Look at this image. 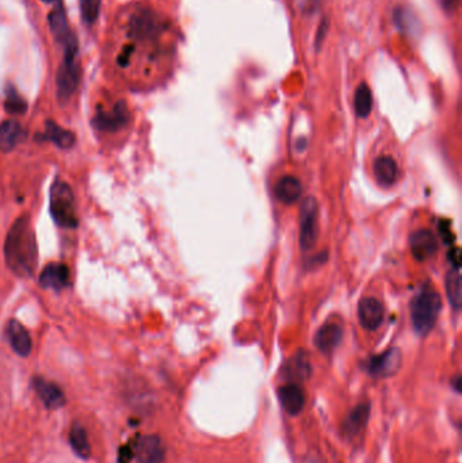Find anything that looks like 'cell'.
<instances>
[{
	"label": "cell",
	"mask_w": 462,
	"mask_h": 463,
	"mask_svg": "<svg viewBox=\"0 0 462 463\" xmlns=\"http://www.w3.org/2000/svg\"><path fill=\"white\" fill-rule=\"evenodd\" d=\"M343 330L339 324L327 323L315 336V346L323 354H331L342 342Z\"/></svg>",
	"instance_id": "16"
},
{
	"label": "cell",
	"mask_w": 462,
	"mask_h": 463,
	"mask_svg": "<svg viewBox=\"0 0 462 463\" xmlns=\"http://www.w3.org/2000/svg\"><path fill=\"white\" fill-rule=\"evenodd\" d=\"M129 121V110L124 101L117 102V105L110 111H101L95 115L92 124L101 132H117L124 128Z\"/></svg>",
	"instance_id": "7"
},
{
	"label": "cell",
	"mask_w": 462,
	"mask_h": 463,
	"mask_svg": "<svg viewBox=\"0 0 462 463\" xmlns=\"http://www.w3.org/2000/svg\"><path fill=\"white\" fill-rule=\"evenodd\" d=\"M101 0H81V14L85 25H94L99 17Z\"/></svg>",
	"instance_id": "28"
},
{
	"label": "cell",
	"mask_w": 462,
	"mask_h": 463,
	"mask_svg": "<svg viewBox=\"0 0 462 463\" xmlns=\"http://www.w3.org/2000/svg\"><path fill=\"white\" fill-rule=\"evenodd\" d=\"M453 386H454V390H456L457 393H461V377H460V376H457V377L454 378Z\"/></svg>",
	"instance_id": "31"
},
{
	"label": "cell",
	"mask_w": 462,
	"mask_h": 463,
	"mask_svg": "<svg viewBox=\"0 0 462 463\" xmlns=\"http://www.w3.org/2000/svg\"><path fill=\"white\" fill-rule=\"evenodd\" d=\"M373 171H374L376 180L383 187L392 186L397 180V176H399L397 163L390 156H380L374 162Z\"/></svg>",
	"instance_id": "19"
},
{
	"label": "cell",
	"mask_w": 462,
	"mask_h": 463,
	"mask_svg": "<svg viewBox=\"0 0 462 463\" xmlns=\"http://www.w3.org/2000/svg\"><path fill=\"white\" fill-rule=\"evenodd\" d=\"M49 26H51V31H52L56 42L60 45H63L67 41V38L72 34L68 26V22H67L65 11L61 4H58L49 14Z\"/></svg>",
	"instance_id": "21"
},
{
	"label": "cell",
	"mask_w": 462,
	"mask_h": 463,
	"mask_svg": "<svg viewBox=\"0 0 462 463\" xmlns=\"http://www.w3.org/2000/svg\"><path fill=\"white\" fill-rule=\"evenodd\" d=\"M439 7L446 12V14H453L457 7H459V3L460 0H436Z\"/></svg>",
	"instance_id": "29"
},
{
	"label": "cell",
	"mask_w": 462,
	"mask_h": 463,
	"mask_svg": "<svg viewBox=\"0 0 462 463\" xmlns=\"http://www.w3.org/2000/svg\"><path fill=\"white\" fill-rule=\"evenodd\" d=\"M385 317L383 305L376 297H365L358 305V319L363 329L376 330L380 328Z\"/></svg>",
	"instance_id": "8"
},
{
	"label": "cell",
	"mask_w": 462,
	"mask_h": 463,
	"mask_svg": "<svg viewBox=\"0 0 462 463\" xmlns=\"http://www.w3.org/2000/svg\"><path fill=\"white\" fill-rule=\"evenodd\" d=\"M69 269L61 263H51L40 275V283L45 289L61 290L69 285Z\"/></svg>",
	"instance_id": "14"
},
{
	"label": "cell",
	"mask_w": 462,
	"mask_h": 463,
	"mask_svg": "<svg viewBox=\"0 0 462 463\" xmlns=\"http://www.w3.org/2000/svg\"><path fill=\"white\" fill-rule=\"evenodd\" d=\"M33 389L42 401V404L49 410L63 408L67 403L63 390L53 382L47 381L44 378H34Z\"/></svg>",
	"instance_id": "10"
},
{
	"label": "cell",
	"mask_w": 462,
	"mask_h": 463,
	"mask_svg": "<svg viewBox=\"0 0 462 463\" xmlns=\"http://www.w3.org/2000/svg\"><path fill=\"white\" fill-rule=\"evenodd\" d=\"M285 371H286L288 380H290V382L299 383V381H305L311 373V366H309L306 355L299 354L295 356L288 363V367L285 369Z\"/></svg>",
	"instance_id": "24"
},
{
	"label": "cell",
	"mask_w": 462,
	"mask_h": 463,
	"mask_svg": "<svg viewBox=\"0 0 462 463\" xmlns=\"http://www.w3.org/2000/svg\"><path fill=\"white\" fill-rule=\"evenodd\" d=\"M69 444L76 454V457L82 460H88L91 457V446L88 441L87 431L84 430L82 424L75 423L69 430Z\"/></svg>",
	"instance_id": "22"
},
{
	"label": "cell",
	"mask_w": 462,
	"mask_h": 463,
	"mask_svg": "<svg viewBox=\"0 0 462 463\" xmlns=\"http://www.w3.org/2000/svg\"><path fill=\"white\" fill-rule=\"evenodd\" d=\"M442 300L433 287H424L411 303L412 326L418 335H427L438 320Z\"/></svg>",
	"instance_id": "3"
},
{
	"label": "cell",
	"mask_w": 462,
	"mask_h": 463,
	"mask_svg": "<svg viewBox=\"0 0 462 463\" xmlns=\"http://www.w3.org/2000/svg\"><path fill=\"white\" fill-rule=\"evenodd\" d=\"M164 460V446L160 437L156 435L142 436L136 447V461L138 463H162Z\"/></svg>",
	"instance_id": "13"
},
{
	"label": "cell",
	"mask_w": 462,
	"mask_h": 463,
	"mask_svg": "<svg viewBox=\"0 0 462 463\" xmlns=\"http://www.w3.org/2000/svg\"><path fill=\"white\" fill-rule=\"evenodd\" d=\"M4 109L13 115L25 114L28 110V103L25 102V99L21 98L18 92L15 91V88L11 85L7 88V98L4 102Z\"/></svg>",
	"instance_id": "27"
},
{
	"label": "cell",
	"mask_w": 462,
	"mask_h": 463,
	"mask_svg": "<svg viewBox=\"0 0 462 463\" xmlns=\"http://www.w3.org/2000/svg\"><path fill=\"white\" fill-rule=\"evenodd\" d=\"M6 262L11 271L19 276H30L37 267V243L26 217L18 218L11 226L6 244Z\"/></svg>",
	"instance_id": "1"
},
{
	"label": "cell",
	"mask_w": 462,
	"mask_h": 463,
	"mask_svg": "<svg viewBox=\"0 0 462 463\" xmlns=\"http://www.w3.org/2000/svg\"><path fill=\"white\" fill-rule=\"evenodd\" d=\"M369 416L370 403H361L359 405H356L343 423V434L350 439H355L356 436L361 435L366 428Z\"/></svg>",
	"instance_id": "15"
},
{
	"label": "cell",
	"mask_w": 462,
	"mask_h": 463,
	"mask_svg": "<svg viewBox=\"0 0 462 463\" xmlns=\"http://www.w3.org/2000/svg\"><path fill=\"white\" fill-rule=\"evenodd\" d=\"M45 138L51 140L58 148L63 149L72 148L74 144L76 142V137L72 132L61 128L53 121H48L45 125Z\"/></svg>",
	"instance_id": "23"
},
{
	"label": "cell",
	"mask_w": 462,
	"mask_h": 463,
	"mask_svg": "<svg viewBox=\"0 0 462 463\" xmlns=\"http://www.w3.org/2000/svg\"><path fill=\"white\" fill-rule=\"evenodd\" d=\"M327 30H328V21L324 19V21L320 24V28L317 30V35H316V48H317V49L320 48V45H322L323 41H324Z\"/></svg>",
	"instance_id": "30"
},
{
	"label": "cell",
	"mask_w": 462,
	"mask_h": 463,
	"mask_svg": "<svg viewBox=\"0 0 462 463\" xmlns=\"http://www.w3.org/2000/svg\"><path fill=\"white\" fill-rule=\"evenodd\" d=\"M275 196L285 205H293L299 202L301 196V183L295 176H283L275 185Z\"/></svg>",
	"instance_id": "20"
},
{
	"label": "cell",
	"mask_w": 462,
	"mask_h": 463,
	"mask_svg": "<svg viewBox=\"0 0 462 463\" xmlns=\"http://www.w3.org/2000/svg\"><path fill=\"white\" fill-rule=\"evenodd\" d=\"M64 57L56 75V90L60 105L68 103L81 81V64H79V45L78 38L72 33L63 44Z\"/></svg>",
	"instance_id": "2"
},
{
	"label": "cell",
	"mask_w": 462,
	"mask_h": 463,
	"mask_svg": "<svg viewBox=\"0 0 462 463\" xmlns=\"http://www.w3.org/2000/svg\"><path fill=\"white\" fill-rule=\"evenodd\" d=\"M25 138V131L19 122L8 119L0 124V152H10Z\"/></svg>",
	"instance_id": "18"
},
{
	"label": "cell",
	"mask_w": 462,
	"mask_h": 463,
	"mask_svg": "<svg viewBox=\"0 0 462 463\" xmlns=\"http://www.w3.org/2000/svg\"><path fill=\"white\" fill-rule=\"evenodd\" d=\"M51 214L61 228H76L78 214L75 196L71 187L61 180H56L51 190Z\"/></svg>",
	"instance_id": "4"
},
{
	"label": "cell",
	"mask_w": 462,
	"mask_h": 463,
	"mask_svg": "<svg viewBox=\"0 0 462 463\" xmlns=\"http://www.w3.org/2000/svg\"><path fill=\"white\" fill-rule=\"evenodd\" d=\"M402 364V354L399 350L392 348L386 353L374 356L369 363V371L373 377L385 378L397 373Z\"/></svg>",
	"instance_id": "11"
},
{
	"label": "cell",
	"mask_w": 462,
	"mask_h": 463,
	"mask_svg": "<svg viewBox=\"0 0 462 463\" xmlns=\"http://www.w3.org/2000/svg\"><path fill=\"white\" fill-rule=\"evenodd\" d=\"M373 108V96L369 85L366 83H362L355 90L354 95V109L358 117L366 118Z\"/></svg>",
	"instance_id": "25"
},
{
	"label": "cell",
	"mask_w": 462,
	"mask_h": 463,
	"mask_svg": "<svg viewBox=\"0 0 462 463\" xmlns=\"http://www.w3.org/2000/svg\"><path fill=\"white\" fill-rule=\"evenodd\" d=\"M278 397L282 408L290 416H297L305 407V393L299 383L289 382L281 386Z\"/></svg>",
	"instance_id": "12"
},
{
	"label": "cell",
	"mask_w": 462,
	"mask_h": 463,
	"mask_svg": "<svg viewBox=\"0 0 462 463\" xmlns=\"http://www.w3.org/2000/svg\"><path fill=\"white\" fill-rule=\"evenodd\" d=\"M409 246L413 258L419 262H426L431 259L439 248L436 236L429 229L415 232L409 239Z\"/></svg>",
	"instance_id": "9"
},
{
	"label": "cell",
	"mask_w": 462,
	"mask_h": 463,
	"mask_svg": "<svg viewBox=\"0 0 462 463\" xmlns=\"http://www.w3.org/2000/svg\"><path fill=\"white\" fill-rule=\"evenodd\" d=\"M319 237V205L315 198H306L299 212V246L311 251Z\"/></svg>",
	"instance_id": "5"
},
{
	"label": "cell",
	"mask_w": 462,
	"mask_h": 463,
	"mask_svg": "<svg viewBox=\"0 0 462 463\" xmlns=\"http://www.w3.org/2000/svg\"><path fill=\"white\" fill-rule=\"evenodd\" d=\"M7 336L13 350L19 356H28L31 353V337L28 329L19 321L11 320L7 326Z\"/></svg>",
	"instance_id": "17"
},
{
	"label": "cell",
	"mask_w": 462,
	"mask_h": 463,
	"mask_svg": "<svg viewBox=\"0 0 462 463\" xmlns=\"http://www.w3.org/2000/svg\"><path fill=\"white\" fill-rule=\"evenodd\" d=\"M128 28L129 35L133 40H151L158 35L160 24L154 11L148 8H138L131 14Z\"/></svg>",
	"instance_id": "6"
},
{
	"label": "cell",
	"mask_w": 462,
	"mask_h": 463,
	"mask_svg": "<svg viewBox=\"0 0 462 463\" xmlns=\"http://www.w3.org/2000/svg\"><path fill=\"white\" fill-rule=\"evenodd\" d=\"M446 294L449 297L450 305L456 310H459L461 308L462 290L461 275L457 267L449 271L446 276Z\"/></svg>",
	"instance_id": "26"
},
{
	"label": "cell",
	"mask_w": 462,
	"mask_h": 463,
	"mask_svg": "<svg viewBox=\"0 0 462 463\" xmlns=\"http://www.w3.org/2000/svg\"><path fill=\"white\" fill-rule=\"evenodd\" d=\"M41 1H44V3H47V4H53V3H57L58 0H41Z\"/></svg>",
	"instance_id": "32"
}]
</instances>
